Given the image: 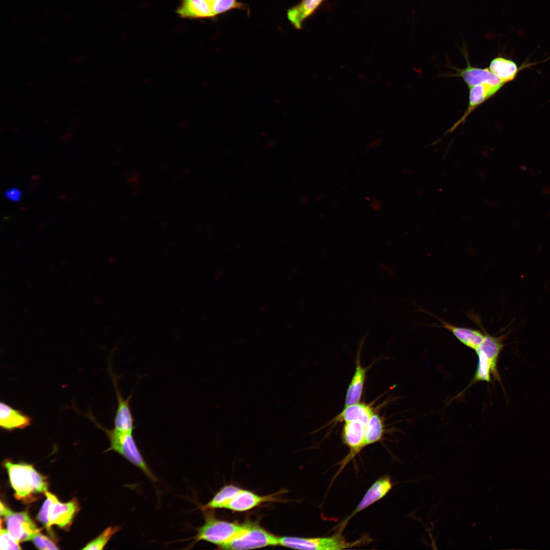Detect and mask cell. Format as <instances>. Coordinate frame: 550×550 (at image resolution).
<instances>
[{
	"label": "cell",
	"instance_id": "9c48e42d",
	"mask_svg": "<svg viewBox=\"0 0 550 550\" xmlns=\"http://www.w3.org/2000/svg\"><path fill=\"white\" fill-rule=\"evenodd\" d=\"M111 375L117 400V407L114 419V428L121 431L133 432L135 429V420L130 405L132 394L131 393L125 399L119 389L117 377L112 373V370Z\"/></svg>",
	"mask_w": 550,
	"mask_h": 550
},
{
	"label": "cell",
	"instance_id": "7c38bea8",
	"mask_svg": "<svg viewBox=\"0 0 550 550\" xmlns=\"http://www.w3.org/2000/svg\"><path fill=\"white\" fill-rule=\"evenodd\" d=\"M501 88L488 84H481L469 88V101L468 108L461 118L448 132L453 131L459 124L465 121L471 112L496 94Z\"/></svg>",
	"mask_w": 550,
	"mask_h": 550
},
{
	"label": "cell",
	"instance_id": "6da1fadb",
	"mask_svg": "<svg viewBox=\"0 0 550 550\" xmlns=\"http://www.w3.org/2000/svg\"><path fill=\"white\" fill-rule=\"evenodd\" d=\"M5 466L17 499L24 500L34 494L45 493L47 491V482L45 478L32 465L7 461Z\"/></svg>",
	"mask_w": 550,
	"mask_h": 550
},
{
	"label": "cell",
	"instance_id": "8992f818",
	"mask_svg": "<svg viewBox=\"0 0 550 550\" xmlns=\"http://www.w3.org/2000/svg\"><path fill=\"white\" fill-rule=\"evenodd\" d=\"M483 340L475 350L478 356V364L489 368L494 378L498 379L497 363L499 354L504 346L503 340L506 334L494 337L488 334L484 329Z\"/></svg>",
	"mask_w": 550,
	"mask_h": 550
},
{
	"label": "cell",
	"instance_id": "603a6c76",
	"mask_svg": "<svg viewBox=\"0 0 550 550\" xmlns=\"http://www.w3.org/2000/svg\"><path fill=\"white\" fill-rule=\"evenodd\" d=\"M383 433V421L378 414L374 412L366 426L363 448L380 441Z\"/></svg>",
	"mask_w": 550,
	"mask_h": 550
},
{
	"label": "cell",
	"instance_id": "ac0fdd59",
	"mask_svg": "<svg viewBox=\"0 0 550 550\" xmlns=\"http://www.w3.org/2000/svg\"><path fill=\"white\" fill-rule=\"evenodd\" d=\"M367 370L368 368L362 366L359 355H358L355 371L347 390L344 407L359 403L362 395Z\"/></svg>",
	"mask_w": 550,
	"mask_h": 550
},
{
	"label": "cell",
	"instance_id": "484cf974",
	"mask_svg": "<svg viewBox=\"0 0 550 550\" xmlns=\"http://www.w3.org/2000/svg\"><path fill=\"white\" fill-rule=\"evenodd\" d=\"M211 6L214 16L233 9H246V6L237 0H216Z\"/></svg>",
	"mask_w": 550,
	"mask_h": 550
},
{
	"label": "cell",
	"instance_id": "4fadbf2b",
	"mask_svg": "<svg viewBox=\"0 0 550 550\" xmlns=\"http://www.w3.org/2000/svg\"><path fill=\"white\" fill-rule=\"evenodd\" d=\"M32 418L22 410L16 409L5 402L0 403V426L5 430L21 429L29 426Z\"/></svg>",
	"mask_w": 550,
	"mask_h": 550
},
{
	"label": "cell",
	"instance_id": "30bf717a",
	"mask_svg": "<svg viewBox=\"0 0 550 550\" xmlns=\"http://www.w3.org/2000/svg\"><path fill=\"white\" fill-rule=\"evenodd\" d=\"M467 66L465 68L458 69L457 76L461 77L468 87L481 84H488L502 87L506 84L500 78L487 68L473 67L465 57Z\"/></svg>",
	"mask_w": 550,
	"mask_h": 550
},
{
	"label": "cell",
	"instance_id": "5bb4252c",
	"mask_svg": "<svg viewBox=\"0 0 550 550\" xmlns=\"http://www.w3.org/2000/svg\"><path fill=\"white\" fill-rule=\"evenodd\" d=\"M366 425L360 421L345 422L342 432L343 443L350 449V458L363 448Z\"/></svg>",
	"mask_w": 550,
	"mask_h": 550
},
{
	"label": "cell",
	"instance_id": "83f0119b",
	"mask_svg": "<svg viewBox=\"0 0 550 550\" xmlns=\"http://www.w3.org/2000/svg\"><path fill=\"white\" fill-rule=\"evenodd\" d=\"M35 546L40 549H57L59 548L50 538L39 532L32 539Z\"/></svg>",
	"mask_w": 550,
	"mask_h": 550
},
{
	"label": "cell",
	"instance_id": "3957f363",
	"mask_svg": "<svg viewBox=\"0 0 550 550\" xmlns=\"http://www.w3.org/2000/svg\"><path fill=\"white\" fill-rule=\"evenodd\" d=\"M205 511V522L197 529V534L191 538L194 541L190 547L201 540L220 547L237 536L245 527L246 522L238 524L222 520L216 518L211 512Z\"/></svg>",
	"mask_w": 550,
	"mask_h": 550
},
{
	"label": "cell",
	"instance_id": "4dcf8cb0",
	"mask_svg": "<svg viewBox=\"0 0 550 550\" xmlns=\"http://www.w3.org/2000/svg\"><path fill=\"white\" fill-rule=\"evenodd\" d=\"M381 140L380 139H377V140H374L373 141L371 142L368 145L367 149H372L373 148L379 146L381 144Z\"/></svg>",
	"mask_w": 550,
	"mask_h": 550
},
{
	"label": "cell",
	"instance_id": "7a4b0ae2",
	"mask_svg": "<svg viewBox=\"0 0 550 550\" xmlns=\"http://www.w3.org/2000/svg\"><path fill=\"white\" fill-rule=\"evenodd\" d=\"M91 419L106 433L109 438L110 447L106 451L113 450L118 453L141 470L152 482L157 481V477L148 465L138 446L133 432L123 431L114 428L107 429L96 422L93 418Z\"/></svg>",
	"mask_w": 550,
	"mask_h": 550
},
{
	"label": "cell",
	"instance_id": "52a82bcc",
	"mask_svg": "<svg viewBox=\"0 0 550 550\" xmlns=\"http://www.w3.org/2000/svg\"><path fill=\"white\" fill-rule=\"evenodd\" d=\"M4 517L7 530L19 543L32 540L40 532L26 512H14L10 510Z\"/></svg>",
	"mask_w": 550,
	"mask_h": 550
},
{
	"label": "cell",
	"instance_id": "277c9868",
	"mask_svg": "<svg viewBox=\"0 0 550 550\" xmlns=\"http://www.w3.org/2000/svg\"><path fill=\"white\" fill-rule=\"evenodd\" d=\"M277 545H279V537L265 530L257 522L248 521L240 533L219 548L250 549Z\"/></svg>",
	"mask_w": 550,
	"mask_h": 550
},
{
	"label": "cell",
	"instance_id": "2e32d148",
	"mask_svg": "<svg viewBox=\"0 0 550 550\" xmlns=\"http://www.w3.org/2000/svg\"><path fill=\"white\" fill-rule=\"evenodd\" d=\"M392 486L390 477L386 476L378 479L368 489L350 517L383 498Z\"/></svg>",
	"mask_w": 550,
	"mask_h": 550
},
{
	"label": "cell",
	"instance_id": "ba28073f",
	"mask_svg": "<svg viewBox=\"0 0 550 550\" xmlns=\"http://www.w3.org/2000/svg\"><path fill=\"white\" fill-rule=\"evenodd\" d=\"M468 315L480 329L458 326L438 318L436 319L441 322V327L451 332L465 346L475 350L483 340L485 334L480 317L473 312H469Z\"/></svg>",
	"mask_w": 550,
	"mask_h": 550
},
{
	"label": "cell",
	"instance_id": "5b68a950",
	"mask_svg": "<svg viewBox=\"0 0 550 550\" xmlns=\"http://www.w3.org/2000/svg\"><path fill=\"white\" fill-rule=\"evenodd\" d=\"M361 542H347L339 534L326 537H279V545L298 549H342L358 545Z\"/></svg>",
	"mask_w": 550,
	"mask_h": 550
},
{
	"label": "cell",
	"instance_id": "1f68e13d",
	"mask_svg": "<svg viewBox=\"0 0 550 550\" xmlns=\"http://www.w3.org/2000/svg\"><path fill=\"white\" fill-rule=\"evenodd\" d=\"M206 1H208V2H209L210 3L212 4L213 2H214L215 1H216V0H206Z\"/></svg>",
	"mask_w": 550,
	"mask_h": 550
},
{
	"label": "cell",
	"instance_id": "ffe728a7",
	"mask_svg": "<svg viewBox=\"0 0 550 550\" xmlns=\"http://www.w3.org/2000/svg\"><path fill=\"white\" fill-rule=\"evenodd\" d=\"M374 411L370 405L358 403L344 407L330 423L360 421L367 425Z\"/></svg>",
	"mask_w": 550,
	"mask_h": 550
},
{
	"label": "cell",
	"instance_id": "d6986e66",
	"mask_svg": "<svg viewBox=\"0 0 550 550\" xmlns=\"http://www.w3.org/2000/svg\"><path fill=\"white\" fill-rule=\"evenodd\" d=\"M324 0H302L289 9L287 13L291 23L297 29H301L304 21L317 9Z\"/></svg>",
	"mask_w": 550,
	"mask_h": 550
},
{
	"label": "cell",
	"instance_id": "cb8c5ba5",
	"mask_svg": "<svg viewBox=\"0 0 550 550\" xmlns=\"http://www.w3.org/2000/svg\"><path fill=\"white\" fill-rule=\"evenodd\" d=\"M121 526H111L105 529L97 538L89 542L84 549H102L117 532L121 530Z\"/></svg>",
	"mask_w": 550,
	"mask_h": 550
},
{
	"label": "cell",
	"instance_id": "f1b7e54d",
	"mask_svg": "<svg viewBox=\"0 0 550 550\" xmlns=\"http://www.w3.org/2000/svg\"><path fill=\"white\" fill-rule=\"evenodd\" d=\"M5 195L8 200L13 202H18L21 200L22 193L19 188L14 187L7 189Z\"/></svg>",
	"mask_w": 550,
	"mask_h": 550
},
{
	"label": "cell",
	"instance_id": "e0dca14e",
	"mask_svg": "<svg viewBox=\"0 0 550 550\" xmlns=\"http://www.w3.org/2000/svg\"><path fill=\"white\" fill-rule=\"evenodd\" d=\"M180 1L176 13L182 18L198 19L214 17L211 4L206 0Z\"/></svg>",
	"mask_w": 550,
	"mask_h": 550
},
{
	"label": "cell",
	"instance_id": "44dd1931",
	"mask_svg": "<svg viewBox=\"0 0 550 550\" xmlns=\"http://www.w3.org/2000/svg\"><path fill=\"white\" fill-rule=\"evenodd\" d=\"M488 68L506 84L513 80L521 69L513 61L502 57L492 60Z\"/></svg>",
	"mask_w": 550,
	"mask_h": 550
},
{
	"label": "cell",
	"instance_id": "4316f807",
	"mask_svg": "<svg viewBox=\"0 0 550 550\" xmlns=\"http://www.w3.org/2000/svg\"><path fill=\"white\" fill-rule=\"evenodd\" d=\"M0 546L1 550L21 549L19 542L11 536L8 530L2 528L0 531Z\"/></svg>",
	"mask_w": 550,
	"mask_h": 550
},
{
	"label": "cell",
	"instance_id": "f546056e",
	"mask_svg": "<svg viewBox=\"0 0 550 550\" xmlns=\"http://www.w3.org/2000/svg\"><path fill=\"white\" fill-rule=\"evenodd\" d=\"M370 206L371 209L375 212L380 211L382 207V204L378 200H373L371 201Z\"/></svg>",
	"mask_w": 550,
	"mask_h": 550
},
{
	"label": "cell",
	"instance_id": "9a60e30c",
	"mask_svg": "<svg viewBox=\"0 0 550 550\" xmlns=\"http://www.w3.org/2000/svg\"><path fill=\"white\" fill-rule=\"evenodd\" d=\"M78 510L76 500L62 503L58 500L52 506L49 515V526L57 525L60 528L69 526Z\"/></svg>",
	"mask_w": 550,
	"mask_h": 550
},
{
	"label": "cell",
	"instance_id": "7402d4cb",
	"mask_svg": "<svg viewBox=\"0 0 550 550\" xmlns=\"http://www.w3.org/2000/svg\"><path fill=\"white\" fill-rule=\"evenodd\" d=\"M241 489L233 485L222 488L207 504L201 506L202 511L225 508L228 503Z\"/></svg>",
	"mask_w": 550,
	"mask_h": 550
},
{
	"label": "cell",
	"instance_id": "d4e9b609",
	"mask_svg": "<svg viewBox=\"0 0 550 550\" xmlns=\"http://www.w3.org/2000/svg\"><path fill=\"white\" fill-rule=\"evenodd\" d=\"M45 494L46 499L37 515V519L45 526L47 530H50V528L49 526V512L52 506L58 499L54 494L47 491L45 492Z\"/></svg>",
	"mask_w": 550,
	"mask_h": 550
},
{
	"label": "cell",
	"instance_id": "8fae6325",
	"mask_svg": "<svg viewBox=\"0 0 550 550\" xmlns=\"http://www.w3.org/2000/svg\"><path fill=\"white\" fill-rule=\"evenodd\" d=\"M280 493L261 496L241 489L228 503L225 509L238 512L248 511L262 503L278 501L277 496Z\"/></svg>",
	"mask_w": 550,
	"mask_h": 550
}]
</instances>
